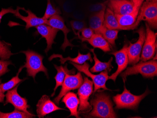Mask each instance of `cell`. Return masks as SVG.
I'll list each match as a JSON object with an SVG mask.
<instances>
[{
  "label": "cell",
  "mask_w": 157,
  "mask_h": 118,
  "mask_svg": "<svg viewBox=\"0 0 157 118\" xmlns=\"http://www.w3.org/2000/svg\"><path fill=\"white\" fill-rule=\"evenodd\" d=\"M98 92L90 100L92 109L84 116L85 118H117L110 96L103 91L98 90Z\"/></svg>",
  "instance_id": "6da1fadb"
},
{
  "label": "cell",
  "mask_w": 157,
  "mask_h": 118,
  "mask_svg": "<svg viewBox=\"0 0 157 118\" xmlns=\"http://www.w3.org/2000/svg\"><path fill=\"white\" fill-rule=\"evenodd\" d=\"M141 74L146 78H153L157 75V60H150L147 61H140L139 63L128 67L121 73V76L125 83L128 76Z\"/></svg>",
  "instance_id": "7a4b0ae2"
},
{
  "label": "cell",
  "mask_w": 157,
  "mask_h": 118,
  "mask_svg": "<svg viewBox=\"0 0 157 118\" xmlns=\"http://www.w3.org/2000/svg\"><path fill=\"white\" fill-rule=\"evenodd\" d=\"M150 93L151 91L147 89L144 93L139 96H136L131 93L124 85L123 92L113 97V100L116 105L115 109L117 110L122 109L136 110L140 102Z\"/></svg>",
  "instance_id": "3957f363"
},
{
  "label": "cell",
  "mask_w": 157,
  "mask_h": 118,
  "mask_svg": "<svg viewBox=\"0 0 157 118\" xmlns=\"http://www.w3.org/2000/svg\"><path fill=\"white\" fill-rule=\"evenodd\" d=\"M142 21H145L149 27L157 28V0H145L142 3L135 28L136 29Z\"/></svg>",
  "instance_id": "277c9868"
},
{
  "label": "cell",
  "mask_w": 157,
  "mask_h": 118,
  "mask_svg": "<svg viewBox=\"0 0 157 118\" xmlns=\"http://www.w3.org/2000/svg\"><path fill=\"white\" fill-rule=\"evenodd\" d=\"M21 52L24 54L26 57V62L23 67L26 68L27 76L33 77L34 80L38 73L44 72L48 78L47 69L43 64L44 57L42 55L30 50Z\"/></svg>",
  "instance_id": "5b68a950"
},
{
  "label": "cell",
  "mask_w": 157,
  "mask_h": 118,
  "mask_svg": "<svg viewBox=\"0 0 157 118\" xmlns=\"http://www.w3.org/2000/svg\"><path fill=\"white\" fill-rule=\"evenodd\" d=\"M70 63L77 69L78 72L83 73L87 76L92 79L94 85V90H93L94 94L101 89L105 90H111L110 89L107 88L106 86V83L109 80L108 71L106 70L103 72L102 71L98 74H94L89 70L90 65L87 62H86L83 65H78L71 62H70Z\"/></svg>",
  "instance_id": "8992f818"
},
{
  "label": "cell",
  "mask_w": 157,
  "mask_h": 118,
  "mask_svg": "<svg viewBox=\"0 0 157 118\" xmlns=\"http://www.w3.org/2000/svg\"><path fill=\"white\" fill-rule=\"evenodd\" d=\"M93 93V83L88 77H84L83 82L78 90L77 95L80 104L78 108L79 114H86L92 109L89 99Z\"/></svg>",
  "instance_id": "52a82bcc"
},
{
  "label": "cell",
  "mask_w": 157,
  "mask_h": 118,
  "mask_svg": "<svg viewBox=\"0 0 157 118\" xmlns=\"http://www.w3.org/2000/svg\"><path fill=\"white\" fill-rule=\"evenodd\" d=\"M145 27L146 36L140 57L141 61H147L153 59L157 50V33L154 32L146 23Z\"/></svg>",
  "instance_id": "ba28073f"
},
{
  "label": "cell",
  "mask_w": 157,
  "mask_h": 118,
  "mask_svg": "<svg viewBox=\"0 0 157 118\" xmlns=\"http://www.w3.org/2000/svg\"><path fill=\"white\" fill-rule=\"evenodd\" d=\"M83 82L81 72H78L76 74H66L65 79L62 85L61 89L58 96L54 98V102L59 105L61 99L67 93L80 88Z\"/></svg>",
  "instance_id": "9c48e42d"
},
{
  "label": "cell",
  "mask_w": 157,
  "mask_h": 118,
  "mask_svg": "<svg viewBox=\"0 0 157 118\" xmlns=\"http://www.w3.org/2000/svg\"><path fill=\"white\" fill-rule=\"evenodd\" d=\"M136 32L139 34L138 40L134 44L129 43V46L128 47V64L132 66L138 63L140 61L142 48L146 36L145 29L144 26H141L136 31Z\"/></svg>",
  "instance_id": "30bf717a"
},
{
  "label": "cell",
  "mask_w": 157,
  "mask_h": 118,
  "mask_svg": "<svg viewBox=\"0 0 157 118\" xmlns=\"http://www.w3.org/2000/svg\"><path fill=\"white\" fill-rule=\"evenodd\" d=\"M143 2V0H110L108 4L114 14L124 15L132 12L137 6L142 5Z\"/></svg>",
  "instance_id": "8fae6325"
},
{
  "label": "cell",
  "mask_w": 157,
  "mask_h": 118,
  "mask_svg": "<svg viewBox=\"0 0 157 118\" xmlns=\"http://www.w3.org/2000/svg\"><path fill=\"white\" fill-rule=\"evenodd\" d=\"M14 16L23 20L26 24L25 30H28L30 28L36 27L40 25L47 24L48 20L43 17H39L30 10L25 9L24 8L17 7Z\"/></svg>",
  "instance_id": "7c38bea8"
},
{
  "label": "cell",
  "mask_w": 157,
  "mask_h": 118,
  "mask_svg": "<svg viewBox=\"0 0 157 118\" xmlns=\"http://www.w3.org/2000/svg\"><path fill=\"white\" fill-rule=\"evenodd\" d=\"M19 84L17 85L15 88L7 91L5 97L6 101L4 105L8 104H11L15 109L18 111H23L27 113H30L28 111V108H30L29 105L27 104V99L21 97L17 93V88Z\"/></svg>",
  "instance_id": "4fadbf2b"
},
{
  "label": "cell",
  "mask_w": 157,
  "mask_h": 118,
  "mask_svg": "<svg viewBox=\"0 0 157 118\" xmlns=\"http://www.w3.org/2000/svg\"><path fill=\"white\" fill-rule=\"evenodd\" d=\"M128 44H125L121 50L110 53V54L114 55L118 67L115 73L109 76L108 77V79L109 80H113L114 82H116V79L118 75L127 68L128 65Z\"/></svg>",
  "instance_id": "5bb4252c"
},
{
  "label": "cell",
  "mask_w": 157,
  "mask_h": 118,
  "mask_svg": "<svg viewBox=\"0 0 157 118\" xmlns=\"http://www.w3.org/2000/svg\"><path fill=\"white\" fill-rule=\"evenodd\" d=\"M47 25H50L52 27L57 29L59 30H61L64 34V40L63 44H62L61 48L65 51L66 48L68 47H70L71 48L75 47L76 46L71 43L67 38L68 34L71 31L70 29L67 27L65 24L63 18L59 15H56L52 17L48 20Z\"/></svg>",
  "instance_id": "9a60e30c"
},
{
  "label": "cell",
  "mask_w": 157,
  "mask_h": 118,
  "mask_svg": "<svg viewBox=\"0 0 157 118\" xmlns=\"http://www.w3.org/2000/svg\"><path fill=\"white\" fill-rule=\"evenodd\" d=\"M59 110H66L59 107L54 102L51 100L49 96L46 95L42 96L37 104V114L39 118H44L48 114Z\"/></svg>",
  "instance_id": "2e32d148"
},
{
  "label": "cell",
  "mask_w": 157,
  "mask_h": 118,
  "mask_svg": "<svg viewBox=\"0 0 157 118\" xmlns=\"http://www.w3.org/2000/svg\"><path fill=\"white\" fill-rule=\"evenodd\" d=\"M35 27L36 29L37 32L46 40L47 46L45 52L47 54L52 49V45L55 44L54 40L55 39L59 30L47 24L40 25Z\"/></svg>",
  "instance_id": "e0dca14e"
},
{
  "label": "cell",
  "mask_w": 157,
  "mask_h": 118,
  "mask_svg": "<svg viewBox=\"0 0 157 118\" xmlns=\"http://www.w3.org/2000/svg\"><path fill=\"white\" fill-rule=\"evenodd\" d=\"M141 5L137 6L131 13L124 15H115L121 30L135 29V24Z\"/></svg>",
  "instance_id": "ac0fdd59"
},
{
  "label": "cell",
  "mask_w": 157,
  "mask_h": 118,
  "mask_svg": "<svg viewBox=\"0 0 157 118\" xmlns=\"http://www.w3.org/2000/svg\"><path fill=\"white\" fill-rule=\"evenodd\" d=\"M62 102L64 103L70 112V116H75L76 118H81L78 112V108L80 104L77 95L72 92H68L62 97Z\"/></svg>",
  "instance_id": "d6986e66"
},
{
  "label": "cell",
  "mask_w": 157,
  "mask_h": 118,
  "mask_svg": "<svg viewBox=\"0 0 157 118\" xmlns=\"http://www.w3.org/2000/svg\"><path fill=\"white\" fill-rule=\"evenodd\" d=\"M56 58H59V61L60 62L61 65H64L66 62L68 61L78 65H83L87 61H90L91 63L93 62V59L90 53L89 52L87 54H82L79 51H78L77 56L75 58H71L70 57L63 58L62 55L54 54L49 57L48 60L51 61L53 59Z\"/></svg>",
  "instance_id": "ffe728a7"
},
{
  "label": "cell",
  "mask_w": 157,
  "mask_h": 118,
  "mask_svg": "<svg viewBox=\"0 0 157 118\" xmlns=\"http://www.w3.org/2000/svg\"><path fill=\"white\" fill-rule=\"evenodd\" d=\"M106 9L96 13H92L89 16V24L90 28L95 33H100L104 27V17Z\"/></svg>",
  "instance_id": "44dd1931"
},
{
  "label": "cell",
  "mask_w": 157,
  "mask_h": 118,
  "mask_svg": "<svg viewBox=\"0 0 157 118\" xmlns=\"http://www.w3.org/2000/svg\"><path fill=\"white\" fill-rule=\"evenodd\" d=\"M86 41H87L94 48H99L104 52H110L112 51V47L99 33H94L91 38L87 40Z\"/></svg>",
  "instance_id": "7402d4cb"
},
{
  "label": "cell",
  "mask_w": 157,
  "mask_h": 118,
  "mask_svg": "<svg viewBox=\"0 0 157 118\" xmlns=\"http://www.w3.org/2000/svg\"><path fill=\"white\" fill-rule=\"evenodd\" d=\"M55 68L57 71V74L55 77L56 81V86L54 89L53 93L52 94L51 97H53L55 94L56 91L59 86H62L65 78L66 74H75V69L72 70H68L67 68V64H66L64 67L62 66H58L56 65H54Z\"/></svg>",
  "instance_id": "603a6c76"
},
{
  "label": "cell",
  "mask_w": 157,
  "mask_h": 118,
  "mask_svg": "<svg viewBox=\"0 0 157 118\" xmlns=\"http://www.w3.org/2000/svg\"><path fill=\"white\" fill-rule=\"evenodd\" d=\"M90 50L94 55V60L95 61L94 66L90 69V71L91 73H99L106 70L110 72L112 69L113 68V67L112 65L113 58H111L107 62H102L97 58L94 48L90 49Z\"/></svg>",
  "instance_id": "cb8c5ba5"
},
{
  "label": "cell",
  "mask_w": 157,
  "mask_h": 118,
  "mask_svg": "<svg viewBox=\"0 0 157 118\" xmlns=\"http://www.w3.org/2000/svg\"><path fill=\"white\" fill-rule=\"evenodd\" d=\"M104 25L109 29L121 30L114 13L110 8H106L105 10Z\"/></svg>",
  "instance_id": "d4e9b609"
},
{
  "label": "cell",
  "mask_w": 157,
  "mask_h": 118,
  "mask_svg": "<svg viewBox=\"0 0 157 118\" xmlns=\"http://www.w3.org/2000/svg\"><path fill=\"white\" fill-rule=\"evenodd\" d=\"M119 31V30L109 29L104 25L100 34L103 36L111 46L115 47L116 45L115 41L118 38Z\"/></svg>",
  "instance_id": "484cf974"
},
{
  "label": "cell",
  "mask_w": 157,
  "mask_h": 118,
  "mask_svg": "<svg viewBox=\"0 0 157 118\" xmlns=\"http://www.w3.org/2000/svg\"><path fill=\"white\" fill-rule=\"evenodd\" d=\"M23 66H22L19 68L18 73L17 74L16 76L13 77L11 80H10L7 82L4 83H1V88L2 90V92L5 93L6 91H8L9 90L11 89L15 88L17 85H18L21 82L23 81V79H20L19 78V74L22 70L24 68Z\"/></svg>",
  "instance_id": "4316f807"
},
{
  "label": "cell",
  "mask_w": 157,
  "mask_h": 118,
  "mask_svg": "<svg viewBox=\"0 0 157 118\" xmlns=\"http://www.w3.org/2000/svg\"><path fill=\"white\" fill-rule=\"evenodd\" d=\"M35 115L31 113H27L15 109L12 112L4 113L0 111V118H32Z\"/></svg>",
  "instance_id": "83f0119b"
},
{
  "label": "cell",
  "mask_w": 157,
  "mask_h": 118,
  "mask_svg": "<svg viewBox=\"0 0 157 118\" xmlns=\"http://www.w3.org/2000/svg\"><path fill=\"white\" fill-rule=\"evenodd\" d=\"M61 14L60 10L59 8L56 7L51 2V0H47V5L44 15L43 18L46 20H48L52 17L56 15Z\"/></svg>",
  "instance_id": "f1b7e54d"
},
{
  "label": "cell",
  "mask_w": 157,
  "mask_h": 118,
  "mask_svg": "<svg viewBox=\"0 0 157 118\" xmlns=\"http://www.w3.org/2000/svg\"><path fill=\"white\" fill-rule=\"evenodd\" d=\"M10 44L1 41L0 40V58L2 60H7L14 55L10 51L9 46Z\"/></svg>",
  "instance_id": "f546056e"
},
{
  "label": "cell",
  "mask_w": 157,
  "mask_h": 118,
  "mask_svg": "<svg viewBox=\"0 0 157 118\" xmlns=\"http://www.w3.org/2000/svg\"><path fill=\"white\" fill-rule=\"evenodd\" d=\"M72 29L76 35H77L80 32L87 26V23L84 20H73L70 22Z\"/></svg>",
  "instance_id": "4dcf8cb0"
},
{
  "label": "cell",
  "mask_w": 157,
  "mask_h": 118,
  "mask_svg": "<svg viewBox=\"0 0 157 118\" xmlns=\"http://www.w3.org/2000/svg\"><path fill=\"white\" fill-rule=\"evenodd\" d=\"M109 1H106L103 2H98L95 4H91L87 8V11L90 14L99 12L103 10L106 8L107 4H108Z\"/></svg>",
  "instance_id": "1f68e13d"
},
{
  "label": "cell",
  "mask_w": 157,
  "mask_h": 118,
  "mask_svg": "<svg viewBox=\"0 0 157 118\" xmlns=\"http://www.w3.org/2000/svg\"><path fill=\"white\" fill-rule=\"evenodd\" d=\"M94 31L90 27H85L82 29L80 32L77 34L78 39L82 40V41H86L87 40L90 39L94 34Z\"/></svg>",
  "instance_id": "d6a6232c"
},
{
  "label": "cell",
  "mask_w": 157,
  "mask_h": 118,
  "mask_svg": "<svg viewBox=\"0 0 157 118\" xmlns=\"http://www.w3.org/2000/svg\"><path fill=\"white\" fill-rule=\"evenodd\" d=\"M10 65H12V63L10 61L0 60V77L7 72H9L8 67Z\"/></svg>",
  "instance_id": "836d02e7"
},
{
  "label": "cell",
  "mask_w": 157,
  "mask_h": 118,
  "mask_svg": "<svg viewBox=\"0 0 157 118\" xmlns=\"http://www.w3.org/2000/svg\"><path fill=\"white\" fill-rule=\"evenodd\" d=\"M72 17L75 20H83L86 17V13L82 10H77L73 12Z\"/></svg>",
  "instance_id": "e575fe53"
},
{
  "label": "cell",
  "mask_w": 157,
  "mask_h": 118,
  "mask_svg": "<svg viewBox=\"0 0 157 118\" xmlns=\"http://www.w3.org/2000/svg\"><path fill=\"white\" fill-rule=\"evenodd\" d=\"M16 10H13L12 8H9L8 9L2 8L1 11H0V23L1 21L2 18L3 16L5 15L8 13H12L14 14L15 13Z\"/></svg>",
  "instance_id": "d590c367"
},
{
  "label": "cell",
  "mask_w": 157,
  "mask_h": 118,
  "mask_svg": "<svg viewBox=\"0 0 157 118\" xmlns=\"http://www.w3.org/2000/svg\"><path fill=\"white\" fill-rule=\"evenodd\" d=\"M71 4L69 2H65L63 4V9L65 11L67 14H70L71 13L73 12L74 10V8H73L72 6H71Z\"/></svg>",
  "instance_id": "8d00e7d4"
},
{
  "label": "cell",
  "mask_w": 157,
  "mask_h": 118,
  "mask_svg": "<svg viewBox=\"0 0 157 118\" xmlns=\"http://www.w3.org/2000/svg\"><path fill=\"white\" fill-rule=\"evenodd\" d=\"M2 83V81L0 79V103H3L4 102V98H5V95H4V93L2 92L1 88V84Z\"/></svg>",
  "instance_id": "74e56055"
},
{
  "label": "cell",
  "mask_w": 157,
  "mask_h": 118,
  "mask_svg": "<svg viewBox=\"0 0 157 118\" xmlns=\"http://www.w3.org/2000/svg\"><path fill=\"white\" fill-rule=\"evenodd\" d=\"M112 1H120V0H112Z\"/></svg>",
  "instance_id": "f35d334b"
},
{
  "label": "cell",
  "mask_w": 157,
  "mask_h": 118,
  "mask_svg": "<svg viewBox=\"0 0 157 118\" xmlns=\"http://www.w3.org/2000/svg\"><path fill=\"white\" fill-rule=\"evenodd\" d=\"M129 1H134V0H129Z\"/></svg>",
  "instance_id": "ab89813d"
},
{
  "label": "cell",
  "mask_w": 157,
  "mask_h": 118,
  "mask_svg": "<svg viewBox=\"0 0 157 118\" xmlns=\"http://www.w3.org/2000/svg\"><path fill=\"white\" fill-rule=\"evenodd\" d=\"M144 1V0H143Z\"/></svg>",
  "instance_id": "60d3db41"
}]
</instances>
